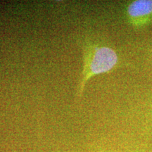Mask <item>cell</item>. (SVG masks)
I'll return each instance as SVG.
<instances>
[{
    "instance_id": "cell-2",
    "label": "cell",
    "mask_w": 152,
    "mask_h": 152,
    "mask_svg": "<svg viewBox=\"0 0 152 152\" xmlns=\"http://www.w3.org/2000/svg\"><path fill=\"white\" fill-rule=\"evenodd\" d=\"M124 16L134 29H142L152 23V0H133L125 4Z\"/></svg>"
},
{
    "instance_id": "cell-4",
    "label": "cell",
    "mask_w": 152,
    "mask_h": 152,
    "mask_svg": "<svg viewBox=\"0 0 152 152\" xmlns=\"http://www.w3.org/2000/svg\"><path fill=\"white\" fill-rule=\"evenodd\" d=\"M147 57H148V59H149L150 65L151 66V70H152V42L150 44V46L149 48H148Z\"/></svg>"
},
{
    "instance_id": "cell-3",
    "label": "cell",
    "mask_w": 152,
    "mask_h": 152,
    "mask_svg": "<svg viewBox=\"0 0 152 152\" xmlns=\"http://www.w3.org/2000/svg\"><path fill=\"white\" fill-rule=\"evenodd\" d=\"M146 112V115H147V128L149 130L152 129V99L151 102H149V104L148 105V107Z\"/></svg>"
},
{
    "instance_id": "cell-5",
    "label": "cell",
    "mask_w": 152,
    "mask_h": 152,
    "mask_svg": "<svg viewBox=\"0 0 152 152\" xmlns=\"http://www.w3.org/2000/svg\"><path fill=\"white\" fill-rule=\"evenodd\" d=\"M94 152H106L105 151H104V150H97V151H94Z\"/></svg>"
},
{
    "instance_id": "cell-1",
    "label": "cell",
    "mask_w": 152,
    "mask_h": 152,
    "mask_svg": "<svg viewBox=\"0 0 152 152\" xmlns=\"http://www.w3.org/2000/svg\"><path fill=\"white\" fill-rule=\"evenodd\" d=\"M120 58L115 49L100 42L87 39L83 46V68L78 86L81 96L87 83L95 75L109 73L118 67Z\"/></svg>"
}]
</instances>
